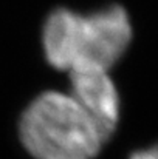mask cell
Instances as JSON below:
<instances>
[{
  "label": "cell",
  "instance_id": "1",
  "mask_svg": "<svg viewBox=\"0 0 158 159\" xmlns=\"http://www.w3.org/2000/svg\"><path fill=\"white\" fill-rule=\"evenodd\" d=\"M42 39L47 60L57 70H108L126 53L132 40V25L126 9L118 5L92 14L60 8L48 16Z\"/></svg>",
  "mask_w": 158,
  "mask_h": 159
},
{
  "label": "cell",
  "instance_id": "4",
  "mask_svg": "<svg viewBox=\"0 0 158 159\" xmlns=\"http://www.w3.org/2000/svg\"><path fill=\"white\" fill-rule=\"evenodd\" d=\"M130 159H158V145L146 148V150H140L133 153Z\"/></svg>",
  "mask_w": 158,
  "mask_h": 159
},
{
  "label": "cell",
  "instance_id": "2",
  "mask_svg": "<svg viewBox=\"0 0 158 159\" xmlns=\"http://www.w3.org/2000/svg\"><path fill=\"white\" fill-rule=\"evenodd\" d=\"M20 138L36 159H93L104 138L67 93L47 91L22 116Z\"/></svg>",
  "mask_w": 158,
  "mask_h": 159
},
{
  "label": "cell",
  "instance_id": "3",
  "mask_svg": "<svg viewBox=\"0 0 158 159\" xmlns=\"http://www.w3.org/2000/svg\"><path fill=\"white\" fill-rule=\"evenodd\" d=\"M68 74L71 85L70 96L87 113L107 141L119 119V96L108 76V70L81 66L68 71Z\"/></svg>",
  "mask_w": 158,
  "mask_h": 159
}]
</instances>
